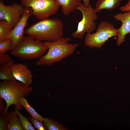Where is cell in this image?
I'll return each instance as SVG.
<instances>
[{
  "instance_id": "6da1fadb",
  "label": "cell",
  "mask_w": 130,
  "mask_h": 130,
  "mask_svg": "<svg viewBox=\"0 0 130 130\" xmlns=\"http://www.w3.org/2000/svg\"><path fill=\"white\" fill-rule=\"evenodd\" d=\"M70 37H63L53 41H43L48 48L47 53L36 63L38 66H50L72 55L79 45L69 42Z\"/></svg>"
},
{
  "instance_id": "7a4b0ae2",
  "label": "cell",
  "mask_w": 130,
  "mask_h": 130,
  "mask_svg": "<svg viewBox=\"0 0 130 130\" xmlns=\"http://www.w3.org/2000/svg\"><path fill=\"white\" fill-rule=\"evenodd\" d=\"M64 25L60 20L49 18L40 20L25 30V33L41 41H53L63 37Z\"/></svg>"
},
{
  "instance_id": "3957f363",
  "label": "cell",
  "mask_w": 130,
  "mask_h": 130,
  "mask_svg": "<svg viewBox=\"0 0 130 130\" xmlns=\"http://www.w3.org/2000/svg\"><path fill=\"white\" fill-rule=\"evenodd\" d=\"M32 87L17 80H3L0 84V96L6 103L5 109L13 105L19 110L22 109L20 101L21 97L28 96L32 91Z\"/></svg>"
},
{
  "instance_id": "277c9868",
  "label": "cell",
  "mask_w": 130,
  "mask_h": 130,
  "mask_svg": "<svg viewBox=\"0 0 130 130\" xmlns=\"http://www.w3.org/2000/svg\"><path fill=\"white\" fill-rule=\"evenodd\" d=\"M48 48L43 42L27 35L11 51L12 55L24 60L39 59L43 56Z\"/></svg>"
},
{
  "instance_id": "5b68a950",
  "label": "cell",
  "mask_w": 130,
  "mask_h": 130,
  "mask_svg": "<svg viewBox=\"0 0 130 130\" xmlns=\"http://www.w3.org/2000/svg\"><path fill=\"white\" fill-rule=\"evenodd\" d=\"M95 30L94 33H87L84 39V44L90 48H100L109 38L117 36L119 32L113 24L104 20L100 22Z\"/></svg>"
},
{
  "instance_id": "8992f818",
  "label": "cell",
  "mask_w": 130,
  "mask_h": 130,
  "mask_svg": "<svg viewBox=\"0 0 130 130\" xmlns=\"http://www.w3.org/2000/svg\"><path fill=\"white\" fill-rule=\"evenodd\" d=\"M76 9L81 13L82 18L78 22L76 31L71 35L74 38L81 39L84 36L85 33H91L96 29L95 21L98 18L95 8L91 5L86 7L81 2L76 8Z\"/></svg>"
},
{
  "instance_id": "52a82bcc",
  "label": "cell",
  "mask_w": 130,
  "mask_h": 130,
  "mask_svg": "<svg viewBox=\"0 0 130 130\" xmlns=\"http://www.w3.org/2000/svg\"><path fill=\"white\" fill-rule=\"evenodd\" d=\"M20 2L24 7H31L33 15L40 20L56 14L60 7L56 0H21Z\"/></svg>"
},
{
  "instance_id": "ba28073f",
  "label": "cell",
  "mask_w": 130,
  "mask_h": 130,
  "mask_svg": "<svg viewBox=\"0 0 130 130\" xmlns=\"http://www.w3.org/2000/svg\"><path fill=\"white\" fill-rule=\"evenodd\" d=\"M25 9V7L21 4L14 3L6 6L0 0V20H6L13 28L20 19Z\"/></svg>"
},
{
  "instance_id": "9c48e42d",
  "label": "cell",
  "mask_w": 130,
  "mask_h": 130,
  "mask_svg": "<svg viewBox=\"0 0 130 130\" xmlns=\"http://www.w3.org/2000/svg\"><path fill=\"white\" fill-rule=\"evenodd\" d=\"M32 15V11L31 7H25L24 13L20 19L5 38H10L12 40L13 46L11 51L15 48L23 39L25 37V28L27 26V21Z\"/></svg>"
},
{
  "instance_id": "30bf717a",
  "label": "cell",
  "mask_w": 130,
  "mask_h": 130,
  "mask_svg": "<svg viewBox=\"0 0 130 130\" xmlns=\"http://www.w3.org/2000/svg\"><path fill=\"white\" fill-rule=\"evenodd\" d=\"M12 73L15 79L25 85L30 86L33 81L31 71L26 65L21 63H14L11 66Z\"/></svg>"
},
{
  "instance_id": "8fae6325",
  "label": "cell",
  "mask_w": 130,
  "mask_h": 130,
  "mask_svg": "<svg viewBox=\"0 0 130 130\" xmlns=\"http://www.w3.org/2000/svg\"><path fill=\"white\" fill-rule=\"evenodd\" d=\"M113 17L122 23L118 29L119 32L116 42L117 46H119L125 41L126 35L130 33V11L117 13L114 15Z\"/></svg>"
},
{
  "instance_id": "7c38bea8",
  "label": "cell",
  "mask_w": 130,
  "mask_h": 130,
  "mask_svg": "<svg viewBox=\"0 0 130 130\" xmlns=\"http://www.w3.org/2000/svg\"><path fill=\"white\" fill-rule=\"evenodd\" d=\"M123 0H98L95 4V9L97 13L105 9L110 11L119 6Z\"/></svg>"
},
{
  "instance_id": "4fadbf2b",
  "label": "cell",
  "mask_w": 130,
  "mask_h": 130,
  "mask_svg": "<svg viewBox=\"0 0 130 130\" xmlns=\"http://www.w3.org/2000/svg\"><path fill=\"white\" fill-rule=\"evenodd\" d=\"M57 2L61 7V11L64 15H69L73 12L76 7L81 2V0H56Z\"/></svg>"
},
{
  "instance_id": "5bb4252c",
  "label": "cell",
  "mask_w": 130,
  "mask_h": 130,
  "mask_svg": "<svg viewBox=\"0 0 130 130\" xmlns=\"http://www.w3.org/2000/svg\"><path fill=\"white\" fill-rule=\"evenodd\" d=\"M14 63V61L11 60L8 63L0 67V79L3 80H16L11 72V67Z\"/></svg>"
},
{
  "instance_id": "9a60e30c",
  "label": "cell",
  "mask_w": 130,
  "mask_h": 130,
  "mask_svg": "<svg viewBox=\"0 0 130 130\" xmlns=\"http://www.w3.org/2000/svg\"><path fill=\"white\" fill-rule=\"evenodd\" d=\"M8 130H24L16 111L10 113Z\"/></svg>"
},
{
  "instance_id": "2e32d148",
  "label": "cell",
  "mask_w": 130,
  "mask_h": 130,
  "mask_svg": "<svg viewBox=\"0 0 130 130\" xmlns=\"http://www.w3.org/2000/svg\"><path fill=\"white\" fill-rule=\"evenodd\" d=\"M20 101L22 106L30 114L31 116L40 121H43L44 118L38 113L29 104L25 97L21 98Z\"/></svg>"
},
{
  "instance_id": "e0dca14e",
  "label": "cell",
  "mask_w": 130,
  "mask_h": 130,
  "mask_svg": "<svg viewBox=\"0 0 130 130\" xmlns=\"http://www.w3.org/2000/svg\"><path fill=\"white\" fill-rule=\"evenodd\" d=\"M44 124L48 130H67L64 126L55 121L47 118H44L43 121Z\"/></svg>"
},
{
  "instance_id": "ac0fdd59",
  "label": "cell",
  "mask_w": 130,
  "mask_h": 130,
  "mask_svg": "<svg viewBox=\"0 0 130 130\" xmlns=\"http://www.w3.org/2000/svg\"><path fill=\"white\" fill-rule=\"evenodd\" d=\"M14 110L19 117L24 130H35V128L29 120V118L23 115L19 110L15 106Z\"/></svg>"
},
{
  "instance_id": "d6986e66",
  "label": "cell",
  "mask_w": 130,
  "mask_h": 130,
  "mask_svg": "<svg viewBox=\"0 0 130 130\" xmlns=\"http://www.w3.org/2000/svg\"><path fill=\"white\" fill-rule=\"evenodd\" d=\"M13 28L6 20H0V40L5 38Z\"/></svg>"
},
{
  "instance_id": "ffe728a7",
  "label": "cell",
  "mask_w": 130,
  "mask_h": 130,
  "mask_svg": "<svg viewBox=\"0 0 130 130\" xmlns=\"http://www.w3.org/2000/svg\"><path fill=\"white\" fill-rule=\"evenodd\" d=\"M0 112V130H7L10 113L5 108Z\"/></svg>"
},
{
  "instance_id": "44dd1931",
  "label": "cell",
  "mask_w": 130,
  "mask_h": 130,
  "mask_svg": "<svg viewBox=\"0 0 130 130\" xmlns=\"http://www.w3.org/2000/svg\"><path fill=\"white\" fill-rule=\"evenodd\" d=\"M13 46L12 40L10 38H5L0 40V54H4L11 50Z\"/></svg>"
},
{
  "instance_id": "7402d4cb",
  "label": "cell",
  "mask_w": 130,
  "mask_h": 130,
  "mask_svg": "<svg viewBox=\"0 0 130 130\" xmlns=\"http://www.w3.org/2000/svg\"><path fill=\"white\" fill-rule=\"evenodd\" d=\"M29 120L33 126L34 127L38 130H46L47 129L44 123L30 116L28 118Z\"/></svg>"
},
{
  "instance_id": "603a6c76",
  "label": "cell",
  "mask_w": 130,
  "mask_h": 130,
  "mask_svg": "<svg viewBox=\"0 0 130 130\" xmlns=\"http://www.w3.org/2000/svg\"><path fill=\"white\" fill-rule=\"evenodd\" d=\"M10 56L5 53L0 54V66H1L11 61Z\"/></svg>"
},
{
  "instance_id": "cb8c5ba5",
  "label": "cell",
  "mask_w": 130,
  "mask_h": 130,
  "mask_svg": "<svg viewBox=\"0 0 130 130\" xmlns=\"http://www.w3.org/2000/svg\"><path fill=\"white\" fill-rule=\"evenodd\" d=\"M120 10L123 12L130 11V0H128L127 3L124 5L121 6Z\"/></svg>"
},
{
  "instance_id": "d4e9b609",
  "label": "cell",
  "mask_w": 130,
  "mask_h": 130,
  "mask_svg": "<svg viewBox=\"0 0 130 130\" xmlns=\"http://www.w3.org/2000/svg\"><path fill=\"white\" fill-rule=\"evenodd\" d=\"M83 4L85 6L87 7L91 5L90 3V0H82Z\"/></svg>"
}]
</instances>
